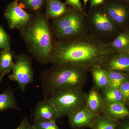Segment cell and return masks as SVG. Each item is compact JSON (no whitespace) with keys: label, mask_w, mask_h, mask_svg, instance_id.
Returning <instances> with one entry per match:
<instances>
[{"label":"cell","mask_w":129,"mask_h":129,"mask_svg":"<svg viewBox=\"0 0 129 129\" xmlns=\"http://www.w3.org/2000/svg\"><path fill=\"white\" fill-rule=\"evenodd\" d=\"M17 1H18V0H17Z\"/></svg>","instance_id":"36"},{"label":"cell","mask_w":129,"mask_h":129,"mask_svg":"<svg viewBox=\"0 0 129 129\" xmlns=\"http://www.w3.org/2000/svg\"><path fill=\"white\" fill-rule=\"evenodd\" d=\"M118 122L100 114L98 115L90 128L91 129H116Z\"/></svg>","instance_id":"22"},{"label":"cell","mask_w":129,"mask_h":129,"mask_svg":"<svg viewBox=\"0 0 129 129\" xmlns=\"http://www.w3.org/2000/svg\"><path fill=\"white\" fill-rule=\"evenodd\" d=\"M119 1H122L124 2L127 3L129 4V0H119Z\"/></svg>","instance_id":"33"},{"label":"cell","mask_w":129,"mask_h":129,"mask_svg":"<svg viewBox=\"0 0 129 129\" xmlns=\"http://www.w3.org/2000/svg\"><path fill=\"white\" fill-rule=\"evenodd\" d=\"M89 70L70 65H52L41 73L43 98L57 90L83 89Z\"/></svg>","instance_id":"2"},{"label":"cell","mask_w":129,"mask_h":129,"mask_svg":"<svg viewBox=\"0 0 129 129\" xmlns=\"http://www.w3.org/2000/svg\"><path fill=\"white\" fill-rule=\"evenodd\" d=\"M4 76H2V75H0V83L2 82L3 79V78H4Z\"/></svg>","instance_id":"32"},{"label":"cell","mask_w":129,"mask_h":129,"mask_svg":"<svg viewBox=\"0 0 129 129\" xmlns=\"http://www.w3.org/2000/svg\"><path fill=\"white\" fill-rule=\"evenodd\" d=\"M35 120H56L58 119L55 107L48 99L37 103L34 112Z\"/></svg>","instance_id":"12"},{"label":"cell","mask_w":129,"mask_h":129,"mask_svg":"<svg viewBox=\"0 0 129 129\" xmlns=\"http://www.w3.org/2000/svg\"><path fill=\"white\" fill-rule=\"evenodd\" d=\"M102 114L111 119L119 121L129 119V108L121 102L105 103Z\"/></svg>","instance_id":"11"},{"label":"cell","mask_w":129,"mask_h":129,"mask_svg":"<svg viewBox=\"0 0 129 129\" xmlns=\"http://www.w3.org/2000/svg\"><path fill=\"white\" fill-rule=\"evenodd\" d=\"M116 129H129V119L118 121Z\"/></svg>","instance_id":"29"},{"label":"cell","mask_w":129,"mask_h":129,"mask_svg":"<svg viewBox=\"0 0 129 129\" xmlns=\"http://www.w3.org/2000/svg\"><path fill=\"white\" fill-rule=\"evenodd\" d=\"M120 30L129 27V4L119 0H107L101 6Z\"/></svg>","instance_id":"7"},{"label":"cell","mask_w":129,"mask_h":129,"mask_svg":"<svg viewBox=\"0 0 129 129\" xmlns=\"http://www.w3.org/2000/svg\"><path fill=\"white\" fill-rule=\"evenodd\" d=\"M115 53L107 43L88 32L71 39L54 40L49 63L90 70L95 65L102 67Z\"/></svg>","instance_id":"1"},{"label":"cell","mask_w":129,"mask_h":129,"mask_svg":"<svg viewBox=\"0 0 129 129\" xmlns=\"http://www.w3.org/2000/svg\"><path fill=\"white\" fill-rule=\"evenodd\" d=\"M88 32L108 44L121 31L102 6L90 9L87 12Z\"/></svg>","instance_id":"4"},{"label":"cell","mask_w":129,"mask_h":129,"mask_svg":"<svg viewBox=\"0 0 129 129\" xmlns=\"http://www.w3.org/2000/svg\"><path fill=\"white\" fill-rule=\"evenodd\" d=\"M8 26L11 29H22L30 22L32 17L15 0L7 5L4 12Z\"/></svg>","instance_id":"8"},{"label":"cell","mask_w":129,"mask_h":129,"mask_svg":"<svg viewBox=\"0 0 129 129\" xmlns=\"http://www.w3.org/2000/svg\"><path fill=\"white\" fill-rule=\"evenodd\" d=\"M15 56L13 51L1 50L0 52V75L5 76L14 68L13 58Z\"/></svg>","instance_id":"19"},{"label":"cell","mask_w":129,"mask_h":129,"mask_svg":"<svg viewBox=\"0 0 129 129\" xmlns=\"http://www.w3.org/2000/svg\"><path fill=\"white\" fill-rule=\"evenodd\" d=\"M29 52L42 64L49 63L54 42L53 33L45 16L37 13L28 24L20 30Z\"/></svg>","instance_id":"3"},{"label":"cell","mask_w":129,"mask_h":129,"mask_svg":"<svg viewBox=\"0 0 129 129\" xmlns=\"http://www.w3.org/2000/svg\"><path fill=\"white\" fill-rule=\"evenodd\" d=\"M99 115L91 112L84 107L70 114L68 117L70 126L72 128L82 129L90 128Z\"/></svg>","instance_id":"10"},{"label":"cell","mask_w":129,"mask_h":129,"mask_svg":"<svg viewBox=\"0 0 129 129\" xmlns=\"http://www.w3.org/2000/svg\"><path fill=\"white\" fill-rule=\"evenodd\" d=\"M106 1L107 0H90V9L102 6Z\"/></svg>","instance_id":"30"},{"label":"cell","mask_w":129,"mask_h":129,"mask_svg":"<svg viewBox=\"0 0 129 129\" xmlns=\"http://www.w3.org/2000/svg\"><path fill=\"white\" fill-rule=\"evenodd\" d=\"M14 91L15 90L9 86L0 93V113L9 109L20 110L14 97Z\"/></svg>","instance_id":"17"},{"label":"cell","mask_w":129,"mask_h":129,"mask_svg":"<svg viewBox=\"0 0 129 129\" xmlns=\"http://www.w3.org/2000/svg\"><path fill=\"white\" fill-rule=\"evenodd\" d=\"M10 46L9 35L5 31L3 27L0 25V48L5 50H10Z\"/></svg>","instance_id":"25"},{"label":"cell","mask_w":129,"mask_h":129,"mask_svg":"<svg viewBox=\"0 0 129 129\" xmlns=\"http://www.w3.org/2000/svg\"><path fill=\"white\" fill-rule=\"evenodd\" d=\"M94 86L100 90L108 86V79L106 70L100 65L93 66L90 68Z\"/></svg>","instance_id":"18"},{"label":"cell","mask_w":129,"mask_h":129,"mask_svg":"<svg viewBox=\"0 0 129 129\" xmlns=\"http://www.w3.org/2000/svg\"><path fill=\"white\" fill-rule=\"evenodd\" d=\"M123 96V103L129 108V80L122 84L119 87Z\"/></svg>","instance_id":"26"},{"label":"cell","mask_w":129,"mask_h":129,"mask_svg":"<svg viewBox=\"0 0 129 129\" xmlns=\"http://www.w3.org/2000/svg\"><path fill=\"white\" fill-rule=\"evenodd\" d=\"M56 120H35L34 125L35 129H60L56 123Z\"/></svg>","instance_id":"24"},{"label":"cell","mask_w":129,"mask_h":129,"mask_svg":"<svg viewBox=\"0 0 129 129\" xmlns=\"http://www.w3.org/2000/svg\"><path fill=\"white\" fill-rule=\"evenodd\" d=\"M106 70L108 77V86L119 88L123 83L129 80V74L117 70Z\"/></svg>","instance_id":"20"},{"label":"cell","mask_w":129,"mask_h":129,"mask_svg":"<svg viewBox=\"0 0 129 129\" xmlns=\"http://www.w3.org/2000/svg\"><path fill=\"white\" fill-rule=\"evenodd\" d=\"M105 103L100 90L94 85L92 86L87 94L85 107L91 112L99 115L102 114Z\"/></svg>","instance_id":"13"},{"label":"cell","mask_w":129,"mask_h":129,"mask_svg":"<svg viewBox=\"0 0 129 129\" xmlns=\"http://www.w3.org/2000/svg\"><path fill=\"white\" fill-rule=\"evenodd\" d=\"M128 30L129 31V27L128 28Z\"/></svg>","instance_id":"34"},{"label":"cell","mask_w":129,"mask_h":129,"mask_svg":"<svg viewBox=\"0 0 129 129\" xmlns=\"http://www.w3.org/2000/svg\"><path fill=\"white\" fill-rule=\"evenodd\" d=\"M128 54H129V52H128Z\"/></svg>","instance_id":"35"},{"label":"cell","mask_w":129,"mask_h":129,"mask_svg":"<svg viewBox=\"0 0 129 129\" xmlns=\"http://www.w3.org/2000/svg\"><path fill=\"white\" fill-rule=\"evenodd\" d=\"M87 94L83 89L57 90L48 99L55 107L59 118L85 107Z\"/></svg>","instance_id":"5"},{"label":"cell","mask_w":129,"mask_h":129,"mask_svg":"<svg viewBox=\"0 0 129 129\" xmlns=\"http://www.w3.org/2000/svg\"><path fill=\"white\" fill-rule=\"evenodd\" d=\"M68 8L60 0H47L45 16L48 20L56 19L63 15Z\"/></svg>","instance_id":"15"},{"label":"cell","mask_w":129,"mask_h":129,"mask_svg":"<svg viewBox=\"0 0 129 129\" xmlns=\"http://www.w3.org/2000/svg\"><path fill=\"white\" fill-rule=\"evenodd\" d=\"M19 5L23 8L31 12H37L44 6L47 0H18Z\"/></svg>","instance_id":"23"},{"label":"cell","mask_w":129,"mask_h":129,"mask_svg":"<svg viewBox=\"0 0 129 129\" xmlns=\"http://www.w3.org/2000/svg\"><path fill=\"white\" fill-rule=\"evenodd\" d=\"M87 12H82L70 7L60 17L52 20L51 26L53 36L62 30L68 29L86 20Z\"/></svg>","instance_id":"9"},{"label":"cell","mask_w":129,"mask_h":129,"mask_svg":"<svg viewBox=\"0 0 129 129\" xmlns=\"http://www.w3.org/2000/svg\"><path fill=\"white\" fill-rule=\"evenodd\" d=\"M65 4L70 7L82 12H86L80 0H65Z\"/></svg>","instance_id":"27"},{"label":"cell","mask_w":129,"mask_h":129,"mask_svg":"<svg viewBox=\"0 0 129 129\" xmlns=\"http://www.w3.org/2000/svg\"><path fill=\"white\" fill-rule=\"evenodd\" d=\"M108 45L116 53H128L129 52V31L121 30Z\"/></svg>","instance_id":"16"},{"label":"cell","mask_w":129,"mask_h":129,"mask_svg":"<svg viewBox=\"0 0 129 129\" xmlns=\"http://www.w3.org/2000/svg\"><path fill=\"white\" fill-rule=\"evenodd\" d=\"M102 67L106 70H117L129 74V54L114 53L107 60Z\"/></svg>","instance_id":"14"},{"label":"cell","mask_w":129,"mask_h":129,"mask_svg":"<svg viewBox=\"0 0 129 129\" xmlns=\"http://www.w3.org/2000/svg\"><path fill=\"white\" fill-rule=\"evenodd\" d=\"M14 58V68L12 73L9 76V79L17 82L20 90L24 92L27 86L34 80L32 58L23 53L15 55Z\"/></svg>","instance_id":"6"},{"label":"cell","mask_w":129,"mask_h":129,"mask_svg":"<svg viewBox=\"0 0 129 129\" xmlns=\"http://www.w3.org/2000/svg\"><path fill=\"white\" fill-rule=\"evenodd\" d=\"M83 4H84V8L85 10L86 11V5H87V3L90 0H83Z\"/></svg>","instance_id":"31"},{"label":"cell","mask_w":129,"mask_h":129,"mask_svg":"<svg viewBox=\"0 0 129 129\" xmlns=\"http://www.w3.org/2000/svg\"><path fill=\"white\" fill-rule=\"evenodd\" d=\"M100 92L105 103H123L122 93L119 88L108 86L101 90Z\"/></svg>","instance_id":"21"},{"label":"cell","mask_w":129,"mask_h":129,"mask_svg":"<svg viewBox=\"0 0 129 129\" xmlns=\"http://www.w3.org/2000/svg\"><path fill=\"white\" fill-rule=\"evenodd\" d=\"M15 129H35L34 125L30 123L28 118L25 117L21 121L19 125Z\"/></svg>","instance_id":"28"}]
</instances>
